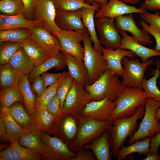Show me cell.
<instances>
[{"instance_id": "obj_1", "label": "cell", "mask_w": 160, "mask_h": 160, "mask_svg": "<svg viewBox=\"0 0 160 160\" xmlns=\"http://www.w3.org/2000/svg\"><path fill=\"white\" fill-rule=\"evenodd\" d=\"M119 77L112 71L107 69L93 83L84 85L85 88L92 100L108 98L114 102L125 87Z\"/></svg>"}, {"instance_id": "obj_2", "label": "cell", "mask_w": 160, "mask_h": 160, "mask_svg": "<svg viewBox=\"0 0 160 160\" xmlns=\"http://www.w3.org/2000/svg\"><path fill=\"white\" fill-rule=\"evenodd\" d=\"M78 129L76 138L68 146L76 152L78 149L99 137L112 124V120L100 121L87 116L76 115Z\"/></svg>"}, {"instance_id": "obj_3", "label": "cell", "mask_w": 160, "mask_h": 160, "mask_svg": "<svg viewBox=\"0 0 160 160\" xmlns=\"http://www.w3.org/2000/svg\"><path fill=\"white\" fill-rule=\"evenodd\" d=\"M144 112V105H141L132 116L112 120V124L109 129L112 139L111 152L113 158L116 157L118 151L123 146L127 137L131 136L137 130V121L143 117Z\"/></svg>"}, {"instance_id": "obj_4", "label": "cell", "mask_w": 160, "mask_h": 160, "mask_svg": "<svg viewBox=\"0 0 160 160\" xmlns=\"http://www.w3.org/2000/svg\"><path fill=\"white\" fill-rule=\"evenodd\" d=\"M147 97L143 89L128 87L123 90L115 101L116 106L110 120L132 116L139 107L145 105Z\"/></svg>"}, {"instance_id": "obj_5", "label": "cell", "mask_w": 160, "mask_h": 160, "mask_svg": "<svg viewBox=\"0 0 160 160\" xmlns=\"http://www.w3.org/2000/svg\"><path fill=\"white\" fill-rule=\"evenodd\" d=\"M160 107V102L147 97L144 105L143 117L139 127L129 137V144L150 137L151 138L160 132V122L156 118V113Z\"/></svg>"}, {"instance_id": "obj_6", "label": "cell", "mask_w": 160, "mask_h": 160, "mask_svg": "<svg viewBox=\"0 0 160 160\" xmlns=\"http://www.w3.org/2000/svg\"><path fill=\"white\" fill-rule=\"evenodd\" d=\"M84 50V62L87 70L91 84L97 79L107 69V64L102 54L92 46L88 32L82 33Z\"/></svg>"}, {"instance_id": "obj_7", "label": "cell", "mask_w": 160, "mask_h": 160, "mask_svg": "<svg viewBox=\"0 0 160 160\" xmlns=\"http://www.w3.org/2000/svg\"><path fill=\"white\" fill-rule=\"evenodd\" d=\"M92 100L84 85L73 79L60 112L80 115L86 105Z\"/></svg>"}, {"instance_id": "obj_8", "label": "cell", "mask_w": 160, "mask_h": 160, "mask_svg": "<svg viewBox=\"0 0 160 160\" xmlns=\"http://www.w3.org/2000/svg\"><path fill=\"white\" fill-rule=\"evenodd\" d=\"M154 61L148 60L144 62L140 60L132 58L129 59L126 57L122 60L124 71L121 76L122 84L124 87H128L142 89V84L144 78L146 69Z\"/></svg>"}, {"instance_id": "obj_9", "label": "cell", "mask_w": 160, "mask_h": 160, "mask_svg": "<svg viewBox=\"0 0 160 160\" xmlns=\"http://www.w3.org/2000/svg\"><path fill=\"white\" fill-rule=\"evenodd\" d=\"M95 23L101 44L106 48L113 49L119 48L122 38L114 18L108 17L96 18Z\"/></svg>"}, {"instance_id": "obj_10", "label": "cell", "mask_w": 160, "mask_h": 160, "mask_svg": "<svg viewBox=\"0 0 160 160\" xmlns=\"http://www.w3.org/2000/svg\"><path fill=\"white\" fill-rule=\"evenodd\" d=\"M41 140L46 153V160H71L77 153L58 137L41 131Z\"/></svg>"}, {"instance_id": "obj_11", "label": "cell", "mask_w": 160, "mask_h": 160, "mask_svg": "<svg viewBox=\"0 0 160 160\" xmlns=\"http://www.w3.org/2000/svg\"><path fill=\"white\" fill-rule=\"evenodd\" d=\"M54 123L57 137L69 146L74 141L77 132L78 124L76 116L60 112L54 118Z\"/></svg>"}, {"instance_id": "obj_12", "label": "cell", "mask_w": 160, "mask_h": 160, "mask_svg": "<svg viewBox=\"0 0 160 160\" xmlns=\"http://www.w3.org/2000/svg\"><path fill=\"white\" fill-rule=\"evenodd\" d=\"M53 34L60 42L61 50L83 61L84 50L81 44L82 40V33L73 31L62 30Z\"/></svg>"}, {"instance_id": "obj_13", "label": "cell", "mask_w": 160, "mask_h": 160, "mask_svg": "<svg viewBox=\"0 0 160 160\" xmlns=\"http://www.w3.org/2000/svg\"><path fill=\"white\" fill-rule=\"evenodd\" d=\"M30 37L50 57L58 55L62 49L58 38L43 26L34 27L31 30Z\"/></svg>"}, {"instance_id": "obj_14", "label": "cell", "mask_w": 160, "mask_h": 160, "mask_svg": "<svg viewBox=\"0 0 160 160\" xmlns=\"http://www.w3.org/2000/svg\"><path fill=\"white\" fill-rule=\"evenodd\" d=\"M56 11L52 0H39L34 10V20L42 22L44 27L53 34L62 30L55 22Z\"/></svg>"}, {"instance_id": "obj_15", "label": "cell", "mask_w": 160, "mask_h": 160, "mask_svg": "<svg viewBox=\"0 0 160 160\" xmlns=\"http://www.w3.org/2000/svg\"><path fill=\"white\" fill-rule=\"evenodd\" d=\"M116 106L115 101L108 98L92 100L86 105L80 115L100 121L109 120Z\"/></svg>"}, {"instance_id": "obj_16", "label": "cell", "mask_w": 160, "mask_h": 160, "mask_svg": "<svg viewBox=\"0 0 160 160\" xmlns=\"http://www.w3.org/2000/svg\"><path fill=\"white\" fill-rule=\"evenodd\" d=\"M55 21L62 30L73 31L81 33L88 32L81 19V9L68 12L56 10Z\"/></svg>"}, {"instance_id": "obj_17", "label": "cell", "mask_w": 160, "mask_h": 160, "mask_svg": "<svg viewBox=\"0 0 160 160\" xmlns=\"http://www.w3.org/2000/svg\"><path fill=\"white\" fill-rule=\"evenodd\" d=\"M102 54L106 61L107 69L113 71L119 76H121L124 71V68L122 63L123 58L127 57L134 58L137 56L129 50L118 48L113 49L102 47Z\"/></svg>"}, {"instance_id": "obj_18", "label": "cell", "mask_w": 160, "mask_h": 160, "mask_svg": "<svg viewBox=\"0 0 160 160\" xmlns=\"http://www.w3.org/2000/svg\"><path fill=\"white\" fill-rule=\"evenodd\" d=\"M141 8H137L129 5L119 0H109L108 3L101 8L96 13V18L108 17H115L134 13L140 14L145 11Z\"/></svg>"}, {"instance_id": "obj_19", "label": "cell", "mask_w": 160, "mask_h": 160, "mask_svg": "<svg viewBox=\"0 0 160 160\" xmlns=\"http://www.w3.org/2000/svg\"><path fill=\"white\" fill-rule=\"evenodd\" d=\"M115 20L118 30L128 31L140 44L143 46L150 45L152 41L149 33L143 29H140L134 22L132 14H127L115 17Z\"/></svg>"}, {"instance_id": "obj_20", "label": "cell", "mask_w": 160, "mask_h": 160, "mask_svg": "<svg viewBox=\"0 0 160 160\" xmlns=\"http://www.w3.org/2000/svg\"><path fill=\"white\" fill-rule=\"evenodd\" d=\"M112 143V139L108 129L99 137L85 145L82 148L91 150L97 160H111L113 156L110 148Z\"/></svg>"}, {"instance_id": "obj_21", "label": "cell", "mask_w": 160, "mask_h": 160, "mask_svg": "<svg viewBox=\"0 0 160 160\" xmlns=\"http://www.w3.org/2000/svg\"><path fill=\"white\" fill-rule=\"evenodd\" d=\"M122 38L119 48L131 51L141 58L142 62H144L150 58L155 56H160V52L145 47L140 44L133 37L129 35L126 31L119 30Z\"/></svg>"}, {"instance_id": "obj_22", "label": "cell", "mask_w": 160, "mask_h": 160, "mask_svg": "<svg viewBox=\"0 0 160 160\" xmlns=\"http://www.w3.org/2000/svg\"><path fill=\"white\" fill-rule=\"evenodd\" d=\"M7 149L0 152V160H46L45 156L20 145L17 140L11 143Z\"/></svg>"}, {"instance_id": "obj_23", "label": "cell", "mask_w": 160, "mask_h": 160, "mask_svg": "<svg viewBox=\"0 0 160 160\" xmlns=\"http://www.w3.org/2000/svg\"><path fill=\"white\" fill-rule=\"evenodd\" d=\"M44 26L42 22L28 19L23 14L9 16L0 15V31L18 28H27L31 30L36 26Z\"/></svg>"}, {"instance_id": "obj_24", "label": "cell", "mask_w": 160, "mask_h": 160, "mask_svg": "<svg viewBox=\"0 0 160 160\" xmlns=\"http://www.w3.org/2000/svg\"><path fill=\"white\" fill-rule=\"evenodd\" d=\"M60 51L63 55L68 71L73 79L84 86L89 84L88 73L84 61L62 50Z\"/></svg>"}, {"instance_id": "obj_25", "label": "cell", "mask_w": 160, "mask_h": 160, "mask_svg": "<svg viewBox=\"0 0 160 160\" xmlns=\"http://www.w3.org/2000/svg\"><path fill=\"white\" fill-rule=\"evenodd\" d=\"M41 131L37 125L27 129L17 140L21 146L38 152L46 158L45 151L41 140Z\"/></svg>"}, {"instance_id": "obj_26", "label": "cell", "mask_w": 160, "mask_h": 160, "mask_svg": "<svg viewBox=\"0 0 160 160\" xmlns=\"http://www.w3.org/2000/svg\"><path fill=\"white\" fill-rule=\"evenodd\" d=\"M98 5H93L91 7H84L81 9V19L89 34L90 38L94 44L93 47L102 53V47L96 31L94 20L95 13L99 10Z\"/></svg>"}, {"instance_id": "obj_27", "label": "cell", "mask_w": 160, "mask_h": 160, "mask_svg": "<svg viewBox=\"0 0 160 160\" xmlns=\"http://www.w3.org/2000/svg\"><path fill=\"white\" fill-rule=\"evenodd\" d=\"M0 115V117L5 125L7 139L11 143L17 140L26 131L27 129L21 128L17 123L9 108L1 106Z\"/></svg>"}, {"instance_id": "obj_28", "label": "cell", "mask_w": 160, "mask_h": 160, "mask_svg": "<svg viewBox=\"0 0 160 160\" xmlns=\"http://www.w3.org/2000/svg\"><path fill=\"white\" fill-rule=\"evenodd\" d=\"M66 66L63 54L61 52L57 55L50 57L40 65L34 67L31 72L28 75L30 83L36 77L46 72L52 68H55L57 70L63 69Z\"/></svg>"}, {"instance_id": "obj_29", "label": "cell", "mask_w": 160, "mask_h": 160, "mask_svg": "<svg viewBox=\"0 0 160 160\" xmlns=\"http://www.w3.org/2000/svg\"><path fill=\"white\" fill-rule=\"evenodd\" d=\"M9 63L22 76H28L35 67L33 61L22 47L18 49Z\"/></svg>"}, {"instance_id": "obj_30", "label": "cell", "mask_w": 160, "mask_h": 160, "mask_svg": "<svg viewBox=\"0 0 160 160\" xmlns=\"http://www.w3.org/2000/svg\"><path fill=\"white\" fill-rule=\"evenodd\" d=\"M28 80V76L22 75L18 87L22 94L25 109L28 113L35 119L36 113V98L33 92Z\"/></svg>"}, {"instance_id": "obj_31", "label": "cell", "mask_w": 160, "mask_h": 160, "mask_svg": "<svg viewBox=\"0 0 160 160\" xmlns=\"http://www.w3.org/2000/svg\"><path fill=\"white\" fill-rule=\"evenodd\" d=\"M22 103H14L9 108L10 113L17 123L22 128L27 129L37 125L34 119L27 112Z\"/></svg>"}, {"instance_id": "obj_32", "label": "cell", "mask_w": 160, "mask_h": 160, "mask_svg": "<svg viewBox=\"0 0 160 160\" xmlns=\"http://www.w3.org/2000/svg\"><path fill=\"white\" fill-rule=\"evenodd\" d=\"M22 76L8 63L0 66L1 89L18 87Z\"/></svg>"}, {"instance_id": "obj_33", "label": "cell", "mask_w": 160, "mask_h": 160, "mask_svg": "<svg viewBox=\"0 0 160 160\" xmlns=\"http://www.w3.org/2000/svg\"><path fill=\"white\" fill-rule=\"evenodd\" d=\"M22 47L33 61L35 67L40 65L51 57L30 37L23 43Z\"/></svg>"}, {"instance_id": "obj_34", "label": "cell", "mask_w": 160, "mask_h": 160, "mask_svg": "<svg viewBox=\"0 0 160 160\" xmlns=\"http://www.w3.org/2000/svg\"><path fill=\"white\" fill-rule=\"evenodd\" d=\"M151 139V138L148 137L126 147L122 146L118 151L116 158L118 160H123L128 155L135 153L146 155L150 152Z\"/></svg>"}, {"instance_id": "obj_35", "label": "cell", "mask_w": 160, "mask_h": 160, "mask_svg": "<svg viewBox=\"0 0 160 160\" xmlns=\"http://www.w3.org/2000/svg\"><path fill=\"white\" fill-rule=\"evenodd\" d=\"M35 118L37 126L41 131L50 135L57 137V133L54 123L53 117L46 108H36Z\"/></svg>"}, {"instance_id": "obj_36", "label": "cell", "mask_w": 160, "mask_h": 160, "mask_svg": "<svg viewBox=\"0 0 160 160\" xmlns=\"http://www.w3.org/2000/svg\"><path fill=\"white\" fill-rule=\"evenodd\" d=\"M156 69L153 71V76L149 79L144 78L142 81V87L147 97L160 102V90L157 86V80L160 76V60L157 62Z\"/></svg>"}, {"instance_id": "obj_37", "label": "cell", "mask_w": 160, "mask_h": 160, "mask_svg": "<svg viewBox=\"0 0 160 160\" xmlns=\"http://www.w3.org/2000/svg\"><path fill=\"white\" fill-rule=\"evenodd\" d=\"M0 101L1 106L9 107L13 103L20 102L24 104L23 98L18 87L14 86L1 89Z\"/></svg>"}, {"instance_id": "obj_38", "label": "cell", "mask_w": 160, "mask_h": 160, "mask_svg": "<svg viewBox=\"0 0 160 160\" xmlns=\"http://www.w3.org/2000/svg\"><path fill=\"white\" fill-rule=\"evenodd\" d=\"M31 33V30L27 28L0 31V43L4 41L23 43L30 37Z\"/></svg>"}, {"instance_id": "obj_39", "label": "cell", "mask_w": 160, "mask_h": 160, "mask_svg": "<svg viewBox=\"0 0 160 160\" xmlns=\"http://www.w3.org/2000/svg\"><path fill=\"white\" fill-rule=\"evenodd\" d=\"M68 73V71L63 72L61 76L57 81L45 89L41 95L36 99V108H46L48 103L56 95L57 88L60 82Z\"/></svg>"}, {"instance_id": "obj_40", "label": "cell", "mask_w": 160, "mask_h": 160, "mask_svg": "<svg viewBox=\"0 0 160 160\" xmlns=\"http://www.w3.org/2000/svg\"><path fill=\"white\" fill-rule=\"evenodd\" d=\"M25 7L22 0H1L0 11L1 14L9 16L24 13Z\"/></svg>"}, {"instance_id": "obj_41", "label": "cell", "mask_w": 160, "mask_h": 160, "mask_svg": "<svg viewBox=\"0 0 160 160\" xmlns=\"http://www.w3.org/2000/svg\"><path fill=\"white\" fill-rule=\"evenodd\" d=\"M56 10L62 12L78 10L84 7H91L84 0H52Z\"/></svg>"}, {"instance_id": "obj_42", "label": "cell", "mask_w": 160, "mask_h": 160, "mask_svg": "<svg viewBox=\"0 0 160 160\" xmlns=\"http://www.w3.org/2000/svg\"><path fill=\"white\" fill-rule=\"evenodd\" d=\"M0 44V65L9 63L18 49L23 46V43L11 41H4Z\"/></svg>"}, {"instance_id": "obj_43", "label": "cell", "mask_w": 160, "mask_h": 160, "mask_svg": "<svg viewBox=\"0 0 160 160\" xmlns=\"http://www.w3.org/2000/svg\"><path fill=\"white\" fill-rule=\"evenodd\" d=\"M73 80V79L68 72L58 86L56 94L60 101V111L62 109L66 97Z\"/></svg>"}, {"instance_id": "obj_44", "label": "cell", "mask_w": 160, "mask_h": 160, "mask_svg": "<svg viewBox=\"0 0 160 160\" xmlns=\"http://www.w3.org/2000/svg\"><path fill=\"white\" fill-rule=\"evenodd\" d=\"M140 23L143 30L153 36L156 42L154 49L160 52V29L153 24H149L148 25L143 20H141Z\"/></svg>"}, {"instance_id": "obj_45", "label": "cell", "mask_w": 160, "mask_h": 160, "mask_svg": "<svg viewBox=\"0 0 160 160\" xmlns=\"http://www.w3.org/2000/svg\"><path fill=\"white\" fill-rule=\"evenodd\" d=\"M140 16L146 23L153 24L160 29V15L159 12L152 14L145 11L140 14Z\"/></svg>"}, {"instance_id": "obj_46", "label": "cell", "mask_w": 160, "mask_h": 160, "mask_svg": "<svg viewBox=\"0 0 160 160\" xmlns=\"http://www.w3.org/2000/svg\"><path fill=\"white\" fill-rule=\"evenodd\" d=\"M22 0L25 7L24 16L28 19L33 20L34 10L39 0Z\"/></svg>"}, {"instance_id": "obj_47", "label": "cell", "mask_w": 160, "mask_h": 160, "mask_svg": "<svg viewBox=\"0 0 160 160\" xmlns=\"http://www.w3.org/2000/svg\"><path fill=\"white\" fill-rule=\"evenodd\" d=\"M46 109L53 117L57 116L60 111V101L57 94L47 105Z\"/></svg>"}, {"instance_id": "obj_48", "label": "cell", "mask_w": 160, "mask_h": 160, "mask_svg": "<svg viewBox=\"0 0 160 160\" xmlns=\"http://www.w3.org/2000/svg\"><path fill=\"white\" fill-rule=\"evenodd\" d=\"M63 73H51L45 72L41 75L45 88L53 84L57 81L62 75Z\"/></svg>"}, {"instance_id": "obj_49", "label": "cell", "mask_w": 160, "mask_h": 160, "mask_svg": "<svg viewBox=\"0 0 160 160\" xmlns=\"http://www.w3.org/2000/svg\"><path fill=\"white\" fill-rule=\"evenodd\" d=\"M76 156L71 160H95L96 158L92 151L81 148L76 152Z\"/></svg>"}, {"instance_id": "obj_50", "label": "cell", "mask_w": 160, "mask_h": 160, "mask_svg": "<svg viewBox=\"0 0 160 160\" xmlns=\"http://www.w3.org/2000/svg\"><path fill=\"white\" fill-rule=\"evenodd\" d=\"M31 82L30 86L32 90L37 94V97H39L42 94L45 89L44 87L41 77L40 76H37Z\"/></svg>"}, {"instance_id": "obj_51", "label": "cell", "mask_w": 160, "mask_h": 160, "mask_svg": "<svg viewBox=\"0 0 160 160\" xmlns=\"http://www.w3.org/2000/svg\"><path fill=\"white\" fill-rule=\"evenodd\" d=\"M140 8L153 11L160 10V0H145Z\"/></svg>"}, {"instance_id": "obj_52", "label": "cell", "mask_w": 160, "mask_h": 160, "mask_svg": "<svg viewBox=\"0 0 160 160\" xmlns=\"http://www.w3.org/2000/svg\"><path fill=\"white\" fill-rule=\"evenodd\" d=\"M160 146V132L154 136L151 139L150 152L158 154V151Z\"/></svg>"}, {"instance_id": "obj_53", "label": "cell", "mask_w": 160, "mask_h": 160, "mask_svg": "<svg viewBox=\"0 0 160 160\" xmlns=\"http://www.w3.org/2000/svg\"><path fill=\"white\" fill-rule=\"evenodd\" d=\"M0 136L1 140L6 141H8L7 137L5 125L4 123L0 118Z\"/></svg>"}, {"instance_id": "obj_54", "label": "cell", "mask_w": 160, "mask_h": 160, "mask_svg": "<svg viewBox=\"0 0 160 160\" xmlns=\"http://www.w3.org/2000/svg\"><path fill=\"white\" fill-rule=\"evenodd\" d=\"M146 157L143 160H160V155L149 153L146 155Z\"/></svg>"}, {"instance_id": "obj_55", "label": "cell", "mask_w": 160, "mask_h": 160, "mask_svg": "<svg viewBox=\"0 0 160 160\" xmlns=\"http://www.w3.org/2000/svg\"><path fill=\"white\" fill-rule=\"evenodd\" d=\"M92 1H95L98 3L101 7L105 6L108 3V0H88Z\"/></svg>"}, {"instance_id": "obj_56", "label": "cell", "mask_w": 160, "mask_h": 160, "mask_svg": "<svg viewBox=\"0 0 160 160\" xmlns=\"http://www.w3.org/2000/svg\"><path fill=\"white\" fill-rule=\"evenodd\" d=\"M125 4H135L142 0H119Z\"/></svg>"}, {"instance_id": "obj_57", "label": "cell", "mask_w": 160, "mask_h": 160, "mask_svg": "<svg viewBox=\"0 0 160 160\" xmlns=\"http://www.w3.org/2000/svg\"><path fill=\"white\" fill-rule=\"evenodd\" d=\"M156 118L158 121L160 120V107L157 109L156 113Z\"/></svg>"}, {"instance_id": "obj_58", "label": "cell", "mask_w": 160, "mask_h": 160, "mask_svg": "<svg viewBox=\"0 0 160 160\" xmlns=\"http://www.w3.org/2000/svg\"><path fill=\"white\" fill-rule=\"evenodd\" d=\"M10 145H7L1 144H0V150L1 151V150H2V151H3V150H6L10 146Z\"/></svg>"}, {"instance_id": "obj_59", "label": "cell", "mask_w": 160, "mask_h": 160, "mask_svg": "<svg viewBox=\"0 0 160 160\" xmlns=\"http://www.w3.org/2000/svg\"><path fill=\"white\" fill-rule=\"evenodd\" d=\"M159 84H160V82L159 83Z\"/></svg>"}, {"instance_id": "obj_60", "label": "cell", "mask_w": 160, "mask_h": 160, "mask_svg": "<svg viewBox=\"0 0 160 160\" xmlns=\"http://www.w3.org/2000/svg\"></svg>"}]
</instances>
